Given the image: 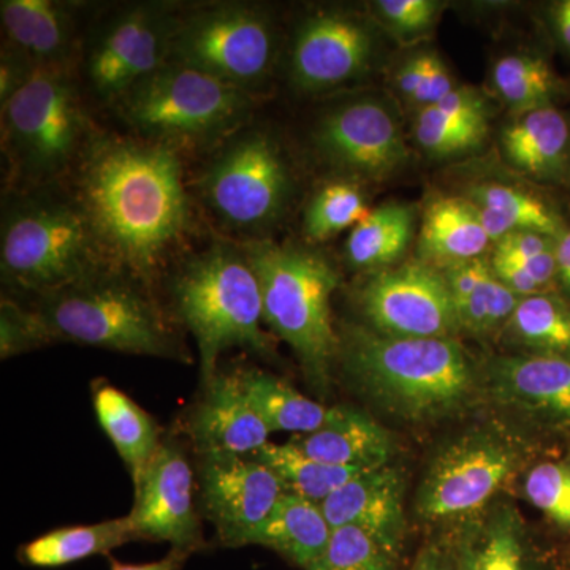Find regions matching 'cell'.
Segmentation results:
<instances>
[{"instance_id": "9a60e30c", "label": "cell", "mask_w": 570, "mask_h": 570, "mask_svg": "<svg viewBox=\"0 0 570 570\" xmlns=\"http://www.w3.org/2000/svg\"><path fill=\"white\" fill-rule=\"evenodd\" d=\"M135 485L129 513L140 540L195 553L205 546L194 508V472L183 450L164 441Z\"/></svg>"}, {"instance_id": "4316f807", "label": "cell", "mask_w": 570, "mask_h": 570, "mask_svg": "<svg viewBox=\"0 0 570 570\" xmlns=\"http://www.w3.org/2000/svg\"><path fill=\"white\" fill-rule=\"evenodd\" d=\"M137 540H140V535L135 530L134 521L127 515L102 523L58 528L47 532L20 547L18 560L31 568H63L88 558L111 553L112 550Z\"/></svg>"}, {"instance_id": "7dc6e473", "label": "cell", "mask_w": 570, "mask_h": 570, "mask_svg": "<svg viewBox=\"0 0 570 570\" xmlns=\"http://www.w3.org/2000/svg\"><path fill=\"white\" fill-rule=\"evenodd\" d=\"M431 55H419L415 58L409 59L406 63L400 69L397 73L396 85L403 96L412 100V97L417 94L420 86L425 80L428 66H430Z\"/></svg>"}, {"instance_id": "30bf717a", "label": "cell", "mask_w": 570, "mask_h": 570, "mask_svg": "<svg viewBox=\"0 0 570 570\" xmlns=\"http://www.w3.org/2000/svg\"><path fill=\"white\" fill-rule=\"evenodd\" d=\"M202 187L220 220L238 230H257L283 214L292 178L279 146L268 135L247 132L225 146Z\"/></svg>"}, {"instance_id": "2e32d148", "label": "cell", "mask_w": 570, "mask_h": 570, "mask_svg": "<svg viewBox=\"0 0 570 570\" xmlns=\"http://www.w3.org/2000/svg\"><path fill=\"white\" fill-rule=\"evenodd\" d=\"M316 140L328 163L362 178H389L409 160L396 116L377 100H355L330 111Z\"/></svg>"}, {"instance_id": "e0dca14e", "label": "cell", "mask_w": 570, "mask_h": 570, "mask_svg": "<svg viewBox=\"0 0 570 570\" xmlns=\"http://www.w3.org/2000/svg\"><path fill=\"white\" fill-rule=\"evenodd\" d=\"M373 56V33L362 21L340 11H322L296 32L292 77L303 91H326L362 77Z\"/></svg>"}, {"instance_id": "ffe728a7", "label": "cell", "mask_w": 570, "mask_h": 570, "mask_svg": "<svg viewBox=\"0 0 570 570\" xmlns=\"http://www.w3.org/2000/svg\"><path fill=\"white\" fill-rule=\"evenodd\" d=\"M321 505L333 530L358 528L393 553L403 554L406 530L403 483L395 469L384 466L360 472Z\"/></svg>"}, {"instance_id": "d6a6232c", "label": "cell", "mask_w": 570, "mask_h": 570, "mask_svg": "<svg viewBox=\"0 0 570 570\" xmlns=\"http://www.w3.org/2000/svg\"><path fill=\"white\" fill-rule=\"evenodd\" d=\"M505 325L532 354L570 356V305L553 292L523 296Z\"/></svg>"}, {"instance_id": "603a6c76", "label": "cell", "mask_w": 570, "mask_h": 570, "mask_svg": "<svg viewBox=\"0 0 570 570\" xmlns=\"http://www.w3.org/2000/svg\"><path fill=\"white\" fill-rule=\"evenodd\" d=\"M332 532L321 504L284 493L247 546L265 547L296 568L307 570L324 553Z\"/></svg>"}, {"instance_id": "44dd1931", "label": "cell", "mask_w": 570, "mask_h": 570, "mask_svg": "<svg viewBox=\"0 0 570 570\" xmlns=\"http://www.w3.org/2000/svg\"><path fill=\"white\" fill-rule=\"evenodd\" d=\"M513 167L538 181L570 186V119L557 104L520 112L502 134Z\"/></svg>"}, {"instance_id": "6da1fadb", "label": "cell", "mask_w": 570, "mask_h": 570, "mask_svg": "<svg viewBox=\"0 0 570 570\" xmlns=\"http://www.w3.org/2000/svg\"><path fill=\"white\" fill-rule=\"evenodd\" d=\"M77 200L100 266L129 279H151L189 223L181 165L160 142L108 137L81 157Z\"/></svg>"}, {"instance_id": "7c38bea8", "label": "cell", "mask_w": 570, "mask_h": 570, "mask_svg": "<svg viewBox=\"0 0 570 570\" xmlns=\"http://www.w3.org/2000/svg\"><path fill=\"white\" fill-rule=\"evenodd\" d=\"M358 302L384 335L450 337L460 328L444 275L420 262L381 269L362 285Z\"/></svg>"}, {"instance_id": "8d00e7d4", "label": "cell", "mask_w": 570, "mask_h": 570, "mask_svg": "<svg viewBox=\"0 0 570 570\" xmlns=\"http://www.w3.org/2000/svg\"><path fill=\"white\" fill-rule=\"evenodd\" d=\"M489 132V122L459 118L438 107L419 111L415 137L423 149L434 156H453L479 148Z\"/></svg>"}, {"instance_id": "d6986e66", "label": "cell", "mask_w": 570, "mask_h": 570, "mask_svg": "<svg viewBox=\"0 0 570 570\" xmlns=\"http://www.w3.org/2000/svg\"><path fill=\"white\" fill-rule=\"evenodd\" d=\"M269 433L243 393L238 374L217 371L206 382L189 419V434L202 456H250L268 444Z\"/></svg>"}, {"instance_id": "ab89813d", "label": "cell", "mask_w": 570, "mask_h": 570, "mask_svg": "<svg viewBox=\"0 0 570 570\" xmlns=\"http://www.w3.org/2000/svg\"><path fill=\"white\" fill-rule=\"evenodd\" d=\"M528 498L535 508L561 524H570V468L543 463L527 479Z\"/></svg>"}, {"instance_id": "f1b7e54d", "label": "cell", "mask_w": 570, "mask_h": 570, "mask_svg": "<svg viewBox=\"0 0 570 570\" xmlns=\"http://www.w3.org/2000/svg\"><path fill=\"white\" fill-rule=\"evenodd\" d=\"M490 242L478 212L468 198H438L428 206L419 243L420 254L425 261L444 266L471 261L482 257Z\"/></svg>"}, {"instance_id": "d590c367", "label": "cell", "mask_w": 570, "mask_h": 570, "mask_svg": "<svg viewBox=\"0 0 570 570\" xmlns=\"http://www.w3.org/2000/svg\"><path fill=\"white\" fill-rule=\"evenodd\" d=\"M401 557L366 531L335 528L322 557L307 570H400Z\"/></svg>"}, {"instance_id": "3957f363", "label": "cell", "mask_w": 570, "mask_h": 570, "mask_svg": "<svg viewBox=\"0 0 570 570\" xmlns=\"http://www.w3.org/2000/svg\"><path fill=\"white\" fill-rule=\"evenodd\" d=\"M174 302L197 341L204 384L219 371L217 360L230 347L272 354L261 285L245 250L217 245L194 255L175 277Z\"/></svg>"}, {"instance_id": "c3c4849f", "label": "cell", "mask_w": 570, "mask_h": 570, "mask_svg": "<svg viewBox=\"0 0 570 570\" xmlns=\"http://www.w3.org/2000/svg\"><path fill=\"white\" fill-rule=\"evenodd\" d=\"M547 21L558 45L570 56V0H558L547 7Z\"/></svg>"}, {"instance_id": "ba28073f", "label": "cell", "mask_w": 570, "mask_h": 570, "mask_svg": "<svg viewBox=\"0 0 570 570\" xmlns=\"http://www.w3.org/2000/svg\"><path fill=\"white\" fill-rule=\"evenodd\" d=\"M3 137L21 174L43 179L82 154L88 119L69 78L56 67H36L2 104Z\"/></svg>"}, {"instance_id": "836d02e7", "label": "cell", "mask_w": 570, "mask_h": 570, "mask_svg": "<svg viewBox=\"0 0 570 570\" xmlns=\"http://www.w3.org/2000/svg\"><path fill=\"white\" fill-rule=\"evenodd\" d=\"M494 88L513 110L520 112L557 104L564 81L543 56L531 52L504 56L493 69Z\"/></svg>"}, {"instance_id": "7bdbcfd3", "label": "cell", "mask_w": 570, "mask_h": 570, "mask_svg": "<svg viewBox=\"0 0 570 570\" xmlns=\"http://www.w3.org/2000/svg\"><path fill=\"white\" fill-rule=\"evenodd\" d=\"M557 246V238L538 232H513L498 239L494 257L528 258L550 253Z\"/></svg>"}, {"instance_id": "8fae6325", "label": "cell", "mask_w": 570, "mask_h": 570, "mask_svg": "<svg viewBox=\"0 0 570 570\" xmlns=\"http://www.w3.org/2000/svg\"><path fill=\"white\" fill-rule=\"evenodd\" d=\"M519 466V452L504 439L474 433L445 449L428 471L419 497L426 520H456L479 512Z\"/></svg>"}, {"instance_id": "f907efd6", "label": "cell", "mask_w": 570, "mask_h": 570, "mask_svg": "<svg viewBox=\"0 0 570 570\" xmlns=\"http://www.w3.org/2000/svg\"><path fill=\"white\" fill-rule=\"evenodd\" d=\"M554 254H557V283L566 295L570 296V225L558 235Z\"/></svg>"}, {"instance_id": "4dcf8cb0", "label": "cell", "mask_w": 570, "mask_h": 570, "mask_svg": "<svg viewBox=\"0 0 570 570\" xmlns=\"http://www.w3.org/2000/svg\"><path fill=\"white\" fill-rule=\"evenodd\" d=\"M414 225L415 212L412 206H379L352 228L346 243L347 261L358 268H387L406 253L414 235Z\"/></svg>"}, {"instance_id": "9c48e42d", "label": "cell", "mask_w": 570, "mask_h": 570, "mask_svg": "<svg viewBox=\"0 0 570 570\" xmlns=\"http://www.w3.org/2000/svg\"><path fill=\"white\" fill-rule=\"evenodd\" d=\"M273 22L249 6H219L176 26L175 62L186 63L247 91L268 77L276 58Z\"/></svg>"}, {"instance_id": "52a82bcc", "label": "cell", "mask_w": 570, "mask_h": 570, "mask_svg": "<svg viewBox=\"0 0 570 570\" xmlns=\"http://www.w3.org/2000/svg\"><path fill=\"white\" fill-rule=\"evenodd\" d=\"M0 266L7 283L48 296L96 276L100 262L78 206L47 200L18 206L9 214Z\"/></svg>"}, {"instance_id": "277c9868", "label": "cell", "mask_w": 570, "mask_h": 570, "mask_svg": "<svg viewBox=\"0 0 570 570\" xmlns=\"http://www.w3.org/2000/svg\"><path fill=\"white\" fill-rule=\"evenodd\" d=\"M243 250L261 285L265 325L294 348L311 382L325 387L340 352L330 306L340 285L336 269L295 246L253 242Z\"/></svg>"}, {"instance_id": "d4e9b609", "label": "cell", "mask_w": 570, "mask_h": 570, "mask_svg": "<svg viewBox=\"0 0 570 570\" xmlns=\"http://www.w3.org/2000/svg\"><path fill=\"white\" fill-rule=\"evenodd\" d=\"M0 18L10 43L24 59L36 67L59 69L71 37L66 6L50 0H3Z\"/></svg>"}, {"instance_id": "83f0119b", "label": "cell", "mask_w": 570, "mask_h": 570, "mask_svg": "<svg viewBox=\"0 0 570 570\" xmlns=\"http://www.w3.org/2000/svg\"><path fill=\"white\" fill-rule=\"evenodd\" d=\"M92 400L100 428L137 482L163 444L159 426L132 397L108 382H97Z\"/></svg>"}, {"instance_id": "4fadbf2b", "label": "cell", "mask_w": 570, "mask_h": 570, "mask_svg": "<svg viewBox=\"0 0 570 570\" xmlns=\"http://www.w3.org/2000/svg\"><path fill=\"white\" fill-rule=\"evenodd\" d=\"M175 31L176 26L159 7L124 11L94 41L88 58L92 88L105 99H121L167 63Z\"/></svg>"}, {"instance_id": "7402d4cb", "label": "cell", "mask_w": 570, "mask_h": 570, "mask_svg": "<svg viewBox=\"0 0 570 570\" xmlns=\"http://www.w3.org/2000/svg\"><path fill=\"white\" fill-rule=\"evenodd\" d=\"M292 442L311 459L360 471L387 466L392 453L387 430L370 415L346 406L330 409L324 425Z\"/></svg>"}, {"instance_id": "f546056e", "label": "cell", "mask_w": 570, "mask_h": 570, "mask_svg": "<svg viewBox=\"0 0 570 570\" xmlns=\"http://www.w3.org/2000/svg\"><path fill=\"white\" fill-rule=\"evenodd\" d=\"M238 381L250 406L272 433L292 431L309 434L318 430L330 409L296 392L292 385L265 371H239Z\"/></svg>"}, {"instance_id": "681fc988", "label": "cell", "mask_w": 570, "mask_h": 570, "mask_svg": "<svg viewBox=\"0 0 570 570\" xmlns=\"http://www.w3.org/2000/svg\"><path fill=\"white\" fill-rule=\"evenodd\" d=\"M193 553L184 550L171 549L170 553L163 560L141 562V564H127V562L116 561L110 558V570H181L184 564Z\"/></svg>"}, {"instance_id": "484cf974", "label": "cell", "mask_w": 570, "mask_h": 570, "mask_svg": "<svg viewBox=\"0 0 570 570\" xmlns=\"http://www.w3.org/2000/svg\"><path fill=\"white\" fill-rule=\"evenodd\" d=\"M466 198L494 243L513 232H538L558 238L569 225L546 198L504 184H480L469 190Z\"/></svg>"}, {"instance_id": "5b68a950", "label": "cell", "mask_w": 570, "mask_h": 570, "mask_svg": "<svg viewBox=\"0 0 570 570\" xmlns=\"http://www.w3.org/2000/svg\"><path fill=\"white\" fill-rule=\"evenodd\" d=\"M40 314L58 341L122 352L183 358L174 326L126 276H92L45 296Z\"/></svg>"}, {"instance_id": "74e56055", "label": "cell", "mask_w": 570, "mask_h": 570, "mask_svg": "<svg viewBox=\"0 0 570 570\" xmlns=\"http://www.w3.org/2000/svg\"><path fill=\"white\" fill-rule=\"evenodd\" d=\"M520 299L521 296L510 291L493 273L471 298L456 307L460 328L472 335H490L499 326L508 324Z\"/></svg>"}, {"instance_id": "ac0fdd59", "label": "cell", "mask_w": 570, "mask_h": 570, "mask_svg": "<svg viewBox=\"0 0 570 570\" xmlns=\"http://www.w3.org/2000/svg\"><path fill=\"white\" fill-rule=\"evenodd\" d=\"M491 400L540 426H570V356L512 355L485 371Z\"/></svg>"}, {"instance_id": "ee69618b", "label": "cell", "mask_w": 570, "mask_h": 570, "mask_svg": "<svg viewBox=\"0 0 570 570\" xmlns=\"http://www.w3.org/2000/svg\"><path fill=\"white\" fill-rule=\"evenodd\" d=\"M453 89H455V85H453L448 67L438 56L431 55L425 80L420 86L417 94L412 97V102L420 105V108L433 107L449 96Z\"/></svg>"}, {"instance_id": "60d3db41", "label": "cell", "mask_w": 570, "mask_h": 570, "mask_svg": "<svg viewBox=\"0 0 570 570\" xmlns=\"http://www.w3.org/2000/svg\"><path fill=\"white\" fill-rule=\"evenodd\" d=\"M382 20L400 36H417L436 21L441 3L433 0H381L374 3Z\"/></svg>"}, {"instance_id": "cb8c5ba5", "label": "cell", "mask_w": 570, "mask_h": 570, "mask_svg": "<svg viewBox=\"0 0 570 570\" xmlns=\"http://www.w3.org/2000/svg\"><path fill=\"white\" fill-rule=\"evenodd\" d=\"M455 570H540L517 510L504 505L452 542Z\"/></svg>"}, {"instance_id": "8992f818", "label": "cell", "mask_w": 570, "mask_h": 570, "mask_svg": "<svg viewBox=\"0 0 570 570\" xmlns=\"http://www.w3.org/2000/svg\"><path fill=\"white\" fill-rule=\"evenodd\" d=\"M249 94L213 75L167 62L118 100L127 122L175 149L227 132L249 110Z\"/></svg>"}, {"instance_id": "5bb4252c", "label": "cell", "mask_w": 570, "mask_h": 570, "mask_svg": "<svg viewBox=\"0 0 570 570\" xmlns=\"http://www.w3.org/2000/svg\"><path fill=\"white\" fill-rule=\"evenodd\" d=\"M200 478L206 519L225 547H246L284 494L279 479L253 456L206 455Z\"/></svg>"}, {"instance_id": "b9f144b4", "label": "cell", "mask_w": 570, "mask_h": 570, "mask_svg": "<svg viewBox=\"0 0 570 570\" xmlns=\"http://www.w3.org/2000/svg\"><path fill=\"white\" fill-rule=\"evenodd\" d=\"M442 275H444L445 283H448L456 311V307L471 298V295L478 291L480 285L493 275V268L485 258L478 257L444 266Z\"/></svg>"}, {"instance_id": "1f68e13d", "label": "cell", "mask_w": 570, "mask_h": 570, "mask_svg": "<svg viewBox=\"0 0 570 570\" xmlns=\"http://www.w3.org/2000/svg\"><path fill=\"white\" fill-rule=\"evenodd\" d=\"M250 456L265 464L279 479L284 493L296 494L317 504H322L360 472H365L311 459L292 441L287 444L268 442Z\"/></svg>"}, {"instance_id": "bcb514c9", "label": "cell", "mask_w": 570, "mask_h": 570, "mask_svg": "<svg viewBox=\"0 0 570 570\" xmlns=\"http://www.w3.org/2000/svg\"><path fill=\"white\" fill-rule=\"evenodd\" d=\"M409 570H455L452 543L431 542L419 551Z\"/></svg>"}, {"instance_id": "f6af8a7d", "label": "cell", "mask_w": 570, "mask_h": 570, "mask_svg": "<svg viewBox=\"0 0 570 570\" xmlns=\"http://www.w3.org/2000/svg\"><path fill=\"white\" fill-rule=\"evenodd\" d=\"M491 268H493L494 276L498 277L501 283L508 285L510 291L519 294L521 298L523 296H531L538 294H547L539 284L523 268L520 266L510 264L508 261L502 258H494L491 261Z\"/></svg>"}, {"instance_id": "7a4b0ae2", "label": "cell", "mask_w": 570, "mask_h": 570, "mask_svg": "<svg viewBox=\"0 0 570 570\" xmlns=\"http://www.w3.org/2000/svg\"><path fill=\"white\" fill-rule=\"evenodd\" d=\"M337 354L352 384L401 419L453 414L474 390L466 352L450 337H396L351 326Z\"/></svg>"}, {"instance_id": "e575fe53", "label": "cell", "mask_w": 570, "mask_h": 570, "mask_svg": "<svg viewBox=\"0 0 570 570\" xmlns=\"http://www.w3.org/2000/svg\"><path fill=\"white\" fill-rule=\"evenodd\" d=\"M371 213L366 197L355 184L335 181L322 187L307 206V239L322 243L346 228L355 227Z\"/></svg>"}, {"instance_id": "f35d334b", "label": "cell", "mask_w": 570, "mask_h": 570, "mask_svg": "<svg viewBox=\"0 0 570 570\" xmlns=\"http://www.w3.org/2000/svg\"><path fill=\"white\" fill-rule=\"evenodd\" d=\"M55 333L40 311H26L3 298L0 306V356L2 360L56 343Z\"/></svg>"}]
</instances>
